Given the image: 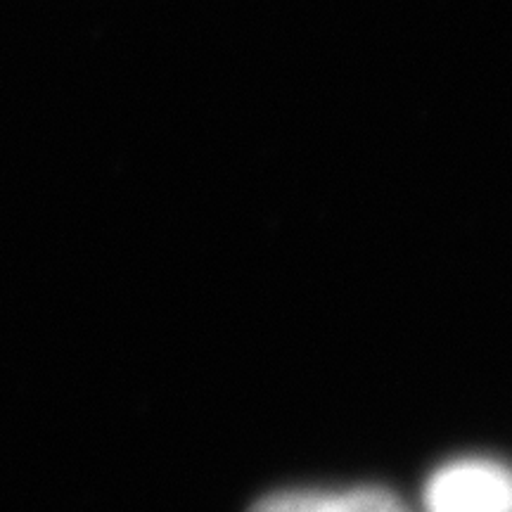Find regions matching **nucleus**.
<instances>
[{
    "instance_id": "1",
    "label": "nucleus",
    "mask_w": 512,
    "mask_h": 512,
    "mask_svg": "<svg viewBox=\"0 0 512 512\" xmlns=\"http://www.w3.org/2000/svg\"><path fill=\"white\" fill-rule=\"evenodd\" d=\"M427 512H510V477L494 460H453L425 489Z\"/></svg>"
},
{
    "instance_id": "2",
    "label": "nucleus",
    "mask_w": 512,
    "mask_h": 512,
    "mask_svg": "<svg viewBox=\"0 0 512 512\" xmlns=\"http://www.w3.org/2000/svg\"><path fill=\"white\" fill-rule=\"evenodd\" d=\"M249 512H408L392 491L361 486L347 491H280Z\"/></svg>"
}]
</instances>
